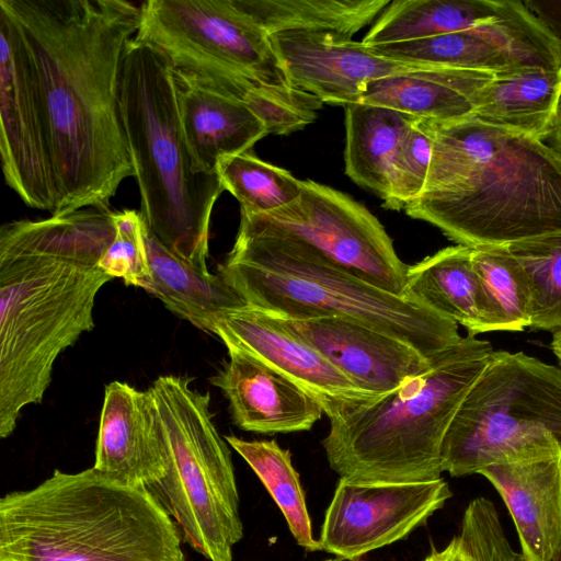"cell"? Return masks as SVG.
<instances>
[{"instance_id": "6da1fadb", "label": "cell", "mask_w": 561, "mask_h": 561, "mask_svg": "<svg viewBox=\"0 0 561 561\" xmlns=\"http://www.w3.org/2000/svg\"><path fill=\"white\" fill-rule=\"evenodd\" d=\"M27 48L55 174L53 215L108 208L134 176L121 110L126 47L140 3L122 0H0Z\"/></svg>"}, {"instance_id": "7a4b0ae2", "label": "cell", "mask_w": 561, "mask_h": 561, "mask_svg": "<svg viewBox=\"0 0 561 561\" xmlns=\"http://www.w3.org/2000/svg\"><path fill=\"white\" fill-rule=\"evenodd\" d=\"M115 213L84 208L0 228V437L38 404L56 359L94 328L100 289L113 278L100 259L115 233Z\"/></svg>"}, {"instance_id": "3957f363", "label": "cell", "mask_w": 561, "mask_h": 561, "mask_svg": "<svg viewBox=\"0 0 561 561\" xmlns=\"http://www.w3.org/2000/svg\"><path fill=\"white\" fill-rule=\"evenodd\" d=\"M431 123L425 188L404 207L407 215L469 248L561 232V157L554 149L472 116Z\"/></svg>"}, {"instance_id": "277c9868", "label": "cell", "mask_w": 561, "mask_h": 561, "mask_svg": "<svg viewBox=\"0 0 561 561\" xmlns=\"http://www.w3.org/2000/svg\"><path fill=\"white\" fill-rule=\"evenodd\" d=\"M173 519L146 488L93 467L55 470L0 500V558L12 561H185Z\"/></svg>"}, {"instance_id": "5b68a950", "label": "cell", "mask_w": 561, "mask_h": 561, "mask_svg": "<svg viewBox=\"0 0 561 561\" xmlns=\"http://www.w3.org/2000/svg\"><path fill=\"white\" fill-rule=\"evenodd\" d=\"M119 110L145 224L169 251L199 272L210 273V217L225 188L218 174L195 170L169 60L135 38L123 59Z\"/></svg>"}, {"instance_id": "8992f818", "label": "cell", "mask_w": 561, "mask_h": 561, "mask_svg": "<svg viewBox=\"0 0 561 561\" xmlns=\"http://www.w3.org/2000/svg\"><path fill=\"white\" fill-rule=\"evenodd\" d=\"M134 38L158 49L180 83L245 103L268 134L300 130L322 107L291 87L270 35L238 0L144 1Z\"/></svg>"}, {"instance_id": "52a82bcc", "label": "cell", "mask_w": 561, "mask_h": 561, "mask_svg": "<svg viewBox=\"0 0 561 561\" xmlns=\"http://www.w3.org/2000/svg\"><path fill=\"white\" fill-rule=\"evenodd\" d=\"M493 353L489 341L468 334L392 392L330 421L322 446L331 469L360 483L442 478L444 438Z\"/></svg>"}, {"instance_id": "ba28073f", "label": "cell", "mask_w": 561, "mask_h": 561, "mask_svg": "<svg viewBox=\"0 0 561 561\" xmlns=\"http://www.w3.org/2000/svg\"><path fill=\"white\" fill-rule=\"evenodd\" d=\"M218 274L248 306L287 320L353 319L427 359L462 337L457 323L427 306L378 288L294 242L238 232Z\"/></svg>"}, {"instance_id": "9c48e42d", "label": "cell", "mask_w": 561, "mask_h": 561, "mask_svg": "<svg viewBox=\"0 0 561 561\" xmlns=\"http://www.w3.org/2000/svg\"><path fill=\"white\" fill-rule=\"evenodd\" d=\"M149 389L163 428L167 471L147 490L190 547L208 561H232L243 526L229 444L214 423L210 396L180 375L159 376Z\"/></svg>"}, {"instance_id": "30bf717a", "label": "cell", "mask_w": 561, "mask_h": 561, "mask_svg": "<svg viewBox=\"0 0 561 561\" xmlns=\"http://www.w3.org/2000/svg\"><path fill=\"white\" fill-rule=\"evenodd\" d=\"M558 455L561 369L523 352L494 351L447 431L443 470L462 477Z\"/></svg>"}, {"instance_id": "8fae6325", "label": "cell", "mask_w": 561, "mask_h": 561, "mask_svg": "<svg viewBox=\"0 0 561 561\" xmlns=\"http://www.w3.org/2000/svg\"><path fill=\"white\" fill-rule=\"evenodd\" d=\"M240 215V233L294 242L378 288L407 296L409 265L380 221L347 194L305 180L300 196L289 205Z\"/></svg>"}, {"instance_id": "7c38bea8", "label": "cell", "mask_w": 561, "mask_h": 561, "mask_svg": "<svg viewBox=\"0 0 561 561\" xmlns=\"http://www.w3.org/2000/svg\"><path fill=\"white\" fill-rule=\"evenodd\" d=\"M0 153L5 184L31 208L53 215L57 190L44 113L21 33L0 9Z\"/></svg>"}, {"instance_id": "4fadbf2b", "label": "cell", "mask_w": 561, "mask_h": 561, "mask_svg": "<svg viewBox=\"0 0 561 561\" xmlns=\"http://www.w3.org/2000/svg\"><path fill=\"white\" fill-rule=\"evenodd\" d=\"M447 482L360 483L340 479L324 515L322 550L357 560L423 524L451 497Z\"/></svg>"}, {"instance_id": "5bb4252c", "label": "cell", "mask_w": 561, "mask_h": 561, "mask_svg": "<svg viewBox=\"0 0 561 561\" xmlns=\"http://www.w3.org/2000/svg\"><path fill=\"white\" fill-rule=\"evenodd\" d=\"M225 345L260 358L318 400L330 421L358 411L380 397L358 388L313 346L266 311L243 306L226 313L216 327Z\"/></svg>"}, {"instance_id": "9a60e30c", "label": "cell", "mask_w": 561, "mask_h": 561, "mask_svg": "<svg viewBox=\"0 0 561 561\" xmlns=\"http://www.w3.org/2000/svg\"><path fill=\"white\" fill-rule=\"evenodd\" d=\"M270 38L291 87L322 103H362L370 82L430 67L380 56L362 42L330 33L284 32Z\"/></svg>"}, {"instance_id": "2e32d148", "label": "cell", "mask_w": 561, "mask_h": 561, "mask_svg": "<svg viewBox=\"0 0 561 561\" xmlns=\"http://www.w3.org/2000/svg\"><path fill=\"white\" fill-rule=\"evenodd\" d=\"M282 320L358 388L378 397L392 392L431 364L408 343L353 319Z\"/></svg>"}, {"instance_id": "e0dca14e", "label": "cell", "mask_w": 561, "mask_h": 561, "mask_svg": "<svg viewBox=\"0 0 561 561\" xmlns=\"http://www.w3.org/2000/svg\"><path fill=\"white\" fill-rule=\"evenodd\" d=\"M93 468L149 488L167 471V447L152 392L114 380L105 386Z\"/></svg>"}, {"instance_id": "ac0fdd59", "label": "cell", "mask_w": 561, "mask_h": 561, "mask_svg": "<svg viewBox=\"0 0 561 561\" xmlns=\"http://www.w3.org/2000/svg\"><path fill=\"white\" fill-rule=\"evenodd\" d=\"M228 360L210 378L233 423L261 434L309 431L324 414L318 400L251 353L227 344Z\"/></svg>"}, {"instance_id": "d6986e66", "label": "cell", "mask_w": 561, "mask_h": 561, "mask_svg": "<svg viewBox=\"0 0 561 561\" xmlns=\"http://www.w3.org/2000/svg\"><path fill=\"white\" fill-rule=\"evenodd\" d=\"M514 520L524 561H550L561 542V455L482 468Z\"/></svg>"}, {"instance_id": "ffe728a7", "label": "cell", "mask_w": 561, "mask_h": 561, "mask_svg": "<svg viewBox=\"0 0 561 561\" xmlns=\"http://www.w3.org/2000/svg\"><path fill=\"white\" fill-rule=\"evenodd\" d=\"M176 83L181 126L198 173L217 174L220 159L249 151L268 135L264 122L242 101Z\"/></svg>"}, {"instance_id": "44dd1931", "label": "cell", "mask_w": 561, "mask_h": 561, "mask_svg": "<svg viewBox=\"0 0 561 561\" xmlns=\"http://www.w3.org/2000/svg\"><path fill=\"white\" fill-rule=\"evenodd\" d=\"M494 73L428 67L370 82L362 103L380 105L419 118L454 122L474 114Z\"/></svg>"}, {"instance_id": "7402d4cb", "label": "cell", "mask_w": 561, "mask_h": 561, "mask_svg": "<svg viewBox=\"0 0 561 561\" xmlns=\"http://www.w3.org/2000/svg\"><path fill=\"white\" fill-rule=\"evenodd\" d=\"M142 231L150 271L145 290L169 311L206 333L216 334L226 313L247 305L219 274L199 272L169 251L145 221Z\"/></svg>"}, {"instance_id": "603a6c76", "label": "cell", "mask_w": 561, "mask_h": 561, "mask_svg": "<svg viewBox=\"0 0 561 561\" xmlns=\"http://www.w3.org/2000/svg\"><path fill=\"white\" fill-rule=\"evenodd\" d=\"M561 101V69L524 68L494 76L472 117L545 141Z\"/></svg>"}, {"instance_id": "cb8c5ba5", "label": "cell", "mask_w": 561, "mask_h": 561, "mask_svg": "<svg viewBox=\"0 0 561 561\" xmlns=\"http://www.w3.org/2000/svg\"><path fill=\"white\" fill-rule=\"evenodd\" d=\"M517 0H394L363 38L379 46L461 32L504 19Z\"/></svg>"}, {"instance_id": "d4e9b609", "label": "cell", "mask_w": 561, "mask_h": 561, "mask_svg": "<svg viewBox=\"0 0 561 561\" xmlns=\"http://www.w3.org/2000/svg\"><path fill=\"white\" fill-rule=\"evenodd\" d=\"M419 117L373 104L345 106L346 175L380 196L390 193V170L405 135Z\"/></svg>"}, {"instance_id": "484cf974", "label": "cell", "mask_w": 561, "mask_h": 561, "mask_svg": "<svg viewBox=\"0 0 561 561\" xmlns=\"http://www.w3.org/2000/svg\"><path fill=\"white\" fill-rule=\"evenodd\" d=\"M472 248H444L409 265L405 295L466 328L482 333L480 288L473 268Z\"/></svg>"}, {"instance_id": "4316f807", "label": "cell", "mask_w": 561, "mask_h": 561, "mask_svg": "<svg viewBox=\"0 0 561 561\" xmlns=\"http://www.w3.org/2000/svg\"><path fill=\"white\" fill-rule=\"evenodd\" d=\"M390 0H238L268 34L330 33L347 39L375 22Z\"/></svg>"}, {"instance_id": "83f0119b", "label": "cell", "mask_w": 561, "mask_h": 561, "mask_svg": "<svg viewBox=\"0 0 561 561\" xmlns=\"http://www.w3.org/2000/svg\"><path fill=\"white\" fill-rule=\"evenodd\" d=\"M471 257L480 288L482 333L529 327V285L507 247L472 248Z\"/></svg>"}, {"instance_id": "f1b7e54d", "label": "cell", "mask_w": 561, "mask_h": 561, "mask_svg": "<svg viewBox=\"0 0 561 561\" xmlns=\"http://www.w3.org/2000/svg\"><path fill=\"white\" fill-rule=\"evenodd\" d=\"M226 442L251 467L283 513L297 543L309 551L322 550L314 539L299 473L291 454L276 440H245L226 435Z\"/></svg>"}, {"instance_id": "f546056e", "label": "cell", "mask_w": 561, "mask_h": 561, "mask_svg": "<svg viewBox=\"0 0 561 561\" xmlns=\"http://www.w3.org/2000/svg\"><path fill=\"white\" fill-rule=\"evenodd\" d=\"M217 174L244 214L275 211L296 201L302 192L301 180L250 151L220 159Z\"/></svg>"}, {"instance_id": "4dcf8cb0", "label": "cell", "mask_w": 561, "mask_h": 561, "mask_svg": "<svg viewBox=\"0 0 561 561\" xmlns=\"http://www.w3.org/2000/svg\"><path fill=\"white\" fill-rule=\"evenodd\" d=\"M530 289V328L561 330V232L506 245Z\"/></svg>"}, {"instance_id": "1f68e13d", "label": "cell", "mask_w": 561, "mask_h": 561, "mask_svg": "<svg viewBox=\"0 0 561 561\" xmlns=\"http://www.w3.org/2000/svg\"><path fill=\"white\" fill-rule=\"evenodd\" d=\"M434 134L430 119L419 118L402 140L391 164L390 193L385 207L393 210L424 191L432 159Z\"/></svg>"}, {"instance_id": "d6a6232c", "label": "cell", "mask_w": 561, "mask_h": 561, "mask_svg": "<svg viewBox=\"0 0 561 561\" xmlns=\"http://www.w3.org/2000/svg\"><path fill=\"white\" fill-rule=\"evenodd\" d=\"M114 221V238L103 252L99 266L112 278H121L128 286L146 289L150 271L142 216L140 211L124 209L115 213Z\"/></svg>"}, {"instance_id": "836d02e7", "label": "cell", "mask_w": 561, "mask_h": 561, "mask_svg": "<svg viewBox=\"0 0 561 561\" xmlns=\"http://www.w3.org/2000/svg\"><path fill=\"white\" fill-rule=\"evenodd\" d=\"M457 537L463 561H524L506 539L494 504L483 496L467 506Z\"/></svg>"}, {"instance_id": "e575fe53", "label": "cell", "mask_w": 561, "mask_h": 561, "mask_svg": "<svg viewBox=\"0 0 561 561\" xmlns=\"http://www.w3.org/2000/svg\"><path fill=\"white\" fill-rule=\"evenodd\" d=\"M523 2L548 35L561 48V0H525Z\"/></svg>"}, {"instance_id": "d590c367", "label": "cell", "mask_w": 561, "mask_h": 561, "mask_svg": "<svg viewBox=\"0 0 561 561\" xmlns=\"http://www.w3.org/2000/svg\"><path fill=\"white\" fill-rule=\"evenodd\" d=\"M424 561H463L458 537L453 538L444 549L432 551Z\"/></svg>"}, {"instance_id": "8d00e7d4", "label": "cell", "mask_w": 561, "mask_h": 561, "mask_svg": "<svg viewBox=\"0 0 561 561\" xmlns=\"http://www.w3.org/2000/svg\"><path fill=\"white\" fill-rule=\"evenodd\" d=\"M549 140V146L556 150V152L561 157V101L558 107V112L552 125V128L547 137Z\"/></svg>"}, {"instance_id": "74e56055", "label": "cell", "mask_w": 561, "mask_h": 561, "mask_svg": "<svg viewBox=\"0 0 561 561\" xmlns=\"http://www.w3.org/2000/svg\"><path fill=\"white\" fill-rule=\"evenodd\" d=\"M551 348L554 355L557 356L559 363L561 364V330L553 333Z\"/></svg>"}, {"instance_id": "f35d334b", "label": "cell", "mask_w": 561, "mask_h": 561, "mask_svg": "<svg viewBox=\"0 0 561 561\" xmlns=\"http://www.w3.org/2000/svg\"><path fill=\"white\" fill-rule=\"evenodd\" d=\"M550 561H561V542H560L558 549L556 550L554 554L550 559Z\"/></svg>"}, {"instance_id": "ab89813d", "label": "cell", "mask_w": 561, "mask_h": 561, "mask_svg": "<svg viewBox=\"0 0 561 561\" xmlns=\"http://www.w3.org/2000/svg\"><path fill=\"white\" fill-rule=\"evenodd\" d=\"M344 559H331V560H325V561H343ZM347 561H357V560H347Z\"/></svg>"}, {"instance_id": "60d3db41", "label": "cell", "mask_w": 561, "mask_h": 561, "mask_svg": "<svg viewBox=\"0 0 561 561\" xmlns=\"http://www.w3.org/2000/svg\"><path fill=\"white\" fill-rule=\"evenodd\" d=\"M0 561H12V560H9V559H1V558H0Z\"/></svg>"}]
</instances>
